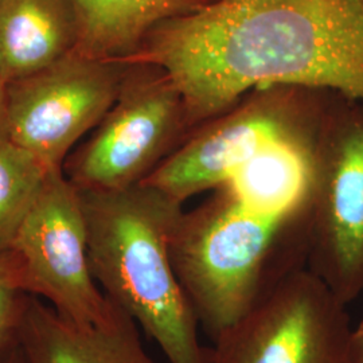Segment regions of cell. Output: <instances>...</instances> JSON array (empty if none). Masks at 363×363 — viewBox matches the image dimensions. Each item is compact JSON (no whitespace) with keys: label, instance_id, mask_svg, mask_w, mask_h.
<instances>
[{"label":"cell","instance_id":"obj_17","mask_svg":"<svg viewBox=\"0 0 363 363\" xmlns=\"http://www.w3.org/2000/svg\"><path fill=\"white\" fill-rule=\"evenodd\" d=\"M349 363H363V316L358 325L351 328Z\"/></svg>","mask_w":363,"mask_h":363},{"label":"cell","instance_id":"obj_18","mask_svg":"<svg viewBox=\"0 0 363 363\" xmlns=\"http://www.w3.org/2000/svg\"><path fill=\"white\" fill-rule=\"evenodd\" d=\"M0 363H27L22 349L19 347V343H16L0 357Z\"/></svg>","mask_w":363,"mask_h":363},{"label":"cell","instance_id":"obj_11","mask_svg":"<svg viewBox=\"0 0 363 363\" xmlns=\"http://www.w3.org/2000/svg\"><path fill=\"white\" fill-rule=\"evenodd\" d=\"M76 0H0V73L10 84L78 50Z\"/></svg>","mask_w":363,"mask_h":363},{"label":"cell","instance_id":"obj_9","mask_svg":"<svg viewBox=\"0 0 363 363\" xmlns=\"http://www.w3.org/2000/svg\"><path fill=\"white\" fill-rule=\"evenodd\" d=\"M127 66V61L76 50L10 82V140L38 157L49 171L64 169L74 145L115 103Z\"/></svg>","mask_w":363,"mask_h":363},{"label":"cell","instance_id":"obj_3","mask_svg":"<svg viewBox=\"0 0 363 363\" xmlns=\"http://www.w3.org/2000/svg\"><path fill=\"white\" fill-rule=\"evenodd\" d=\"M169 255L199 327L211 339L247 315L307 256L306 208L267 217L222 184L181 217Z\"/></svg>","mask_w":363,"mask_h":363},{"label":"cell","instance_id":"obj_14","mask_svg":"<svg viewBox=\"0 0 363 363\" xmlns=\"http://www.w3.org/2000/svg\"><path fill=\"white\" fill-rule=\"evenodd\" d=\"M49 172L18 144L0 143V253L11 247Z\"/></svg>","mask_w":363,"mask_h":363},{"label":"cell","instance_id":"obj_7","mask_svg":"<svg viewBox=\"0 0 363 363\" xmlns=\"http://www.w3.org/2000/svg\"><path fill=\"white\" fill-rule=\"evenodd\" d=\"M23 292L45 298L73 325H103L116 306L96 283L77 187L62 169L49 172L9 249Z\"/></svg>","mask_w":363,"mask_h":363},{"label":"cell","instance_id":"obj_5","mask_svg":"<svg viewBox=\"0 0 363 363\" xmlns=\"http://www.w3.org/2000/svg\"><path fill=\"white\" fill-rule=\"evenodd\" d=\"M306 265L343 304L363 295V101L333 93L311 151Z\"/></svg>","mask_w":363,"mask_h":363},{"label":"cell","instance_id":"obj_6","mask_svg":"<svg viewBox=\"0 0 363 363\" xmlns=\"http://www.w3.org/2000/svg\"><path fill=\"white\" fill-rule=\"evenodd\" d=\"M127 62L115 103L66 157L62 171L78 190L116 191L143 183L194 130L169 73Z\"/></svg>","mask_w":363,"mask_h":363},{"label":"cell","instance_id":"obj_4","mask_svg":"<svg viewBox=\"0 0 363 363\" xmlns=\"http://www.w3.org/2000/svg\"><path fill=\"white\" fill-rule=\"evenodd\" d=\"M334 91L274 84L198 125L145 179L174 201L225 184L252 156L276 143L311 151Z\"/></svg>","mask_w":363,"mask_h":363},{"label":"cell","instance_id":"obj_8","mask_svg":"<svg viewBox=\"0 0 363 363\" xmlns=\"http://www.w3.org/2000/svg\"><path fill=\"white\" fill-rule=\"evenodd\" d=\"M351 328L347 306L298 267L213 339L205 363H349Z\"/></svg>","mask_w":363,"mask_h":363},{"label":"cell","instance_id":"obj_1","mask_svg":"<svg viewBox=\"0 0 363 363\" xmlns=\"http://www.w3.org/2000/svg\"><path fill=\"white\" fill-rule=\"evenodd\" d=\"M127 61L169 73L194 130L274 84L363 101V0H216L157 25Z\"/></svg>","mask_w":363,"mask_h":363},{"label":"cell","instance_id":"obj_16","mask_svg":"<svg viewBox=\"0 0 363 363\" xmlns=\"http://www.w3.org/2000/svg\"><path fill=\"white\" fill-rule=\"evenodd\" d=\"M10 140L9 133V82L0 73V143Z\"/></svg>","mask_w":363,"mask_h":363},{"label":"cell","instance_id":"obj_13","mask_svg":"<svg viewBox=\"0 0 363 363\" xmlns=\"http://www.w3.org/2000/svg\"><path fill=\"white\" fill-rule=\"evenodd\" d=\"M311 151L272 144L235 169L225 186L253 213L267 217L288 214L307 199Z\"/></svg>","mask_w":363,"mask_h":363},{"label":"cell","instance_id":"obj_2","mask_svg":"<svg viewBox=\"0 0 363 363\" xmlns=\"http://www.w3.org/2000/svg\"><path fill=\"white\" fill-rule=\"evenodd\" d=\"M79 194L91 273L105 296L154 339L169 363H205L201 327L169 255L183 205L144 182Z\"/></svg>","mask_w":363,"mask_h":363},{"label":"cell","instance_id":"obj_12","mask_svg":"<svg viewBox=\"0 0 363 363\" xmlns=\"http://www.w3.org/2000/svg\"><path fill=\"white\" fill-rule=\"evenodd\" d=\"M216 0H76L79 52L127 61L157 25L196 13Z\"/></svg>","mask_w":363,"mask_h":363},{"label":"cell","instance_id":"obj_10","mask_svg":"<svg viewBox=\"0 0 363 363\" xmlns=\"http://www.w3.org/2000/svg\"><path fill=\"white\" fill-rule=\"evenodd\" d=\"M18 343L27 363H155L138 325L118 307L103 325L81 327L30 296Z\"/></svg>","mask_w":363,"mask_h":363},{"label":"cell","instance_id":"obj_15","mask_svg":"<svg viewBox=\"0 0 363 363\" xmlns=\"http://www.w3.org/2000/svg\"><path fill=\"white\" fill-rule=\"evenodd\" d=\"M30 295L23 292L9 250L0 253V357L18 343Z\"/></svg>","mask_w":363,"mask_h":363}]
</instances>
